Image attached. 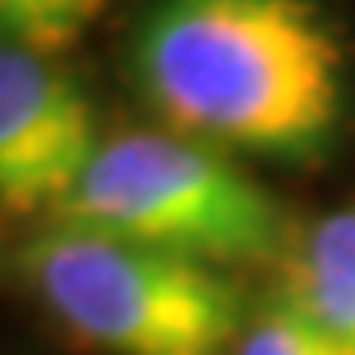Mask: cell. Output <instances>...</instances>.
Instances as JSON below:
<instances>
[{
    "mask_svg": "<svg viewBox=\"0 0 355 355\" xmlns=\"http://www.w3.org/2000/svg\"><path fill=\"white\" fill-rule=\"evenodd\" d=\"M130 67L174 135L316 162L347 103L343 44L316 0H154Z\"/></svg>",
    "mask_w": 355,
    "mask_h": 355,
    "instance_id": "cell-1",
    "label": "cell"
},
{
    "mask_svg": "<svg viewBox=\"0 0 355 355\" xmlns=\"http://www.w3.org/2000/svg\"><path fill=\"white\" fill-rule=\"evenodd\" d=\"M51 225L214 268L265 261L284 237L280 205L257 178L225 150L174 130L103 142Z\"/></svg>",
    "mask_w": 355,
    "mask_h": 355,
    "instance_id": "cell-2",
    "label": "cell"
},
{
    "mask_svg": "<svg viewBox=\"0 0 355 355\" xmlns=\"http://www.w3.org/2000/svg\"><path fill=\"white\" fill-rule=\"evenodd\" d=\"M28 284L107 355H225L245 308L214 265L51 225L20 253Z\"/></svg>",
    "mask_w": 355,
    "mask_h": 355,
    "instance_id": "cell-3",
    "label": "cell"
},
{
    "mask_svg": "<svg viewBox=\"0 0 355 355\" xmlns=\"http://www.w3.org/2000/svg\"><path fill=\"white\" fill-rule=\"evenodd\" d=\"M99 146L87 91L51 60L0 40V209L55 217Z\"/></svg>",
    "mask_w": 355,
    "mask_h": 355,
    "instance_id": "cell-4",
    "label": "cell"
},
{
    "mask_svg": "<svg viewBox=\"0 0 355 355\" xmlns=\"http://www.w3.org/2000/svg\"><path fill=\"white\" fill-rule=\"evenodd\" d=\"M280 296L331 336L355 343V205L312 225Z\"/></svg>",
    "mask_w": 355,
    "mask_h": 355,
    "instance_id": "cell-5",
    "label": "cell"
},
{
    "mask_svg": "<svg viewBox=\"0 0 355 355\" xmlns=\"http://www.w3.org/2000/svg\"><path fill=\"white\" fill-rule=\"evenodd\" d=\"M111 0H0V40L55 60L91 32Z\"/></svg>",
    "mask_w": 355,
    "mask_h": 355,
    "instance_id": "cell-6",
    "label": "cell"
},
{
    "mask_svg": "<svg viewBox=\"0 0 355 355\" xmlns=\"http://www.w3.org/2000/svg\"><path fill=\"white\" fill-rule=\"evenodd\" d=\"M237 355H355V343L331 336L296 304L277 296L261 316L245 328Z\"/></svg>",
    "mask_w": 355,
    "mask_h": 355,
    "instance_id": "cell-7",
    "label": "cell"
}]
</instances>
